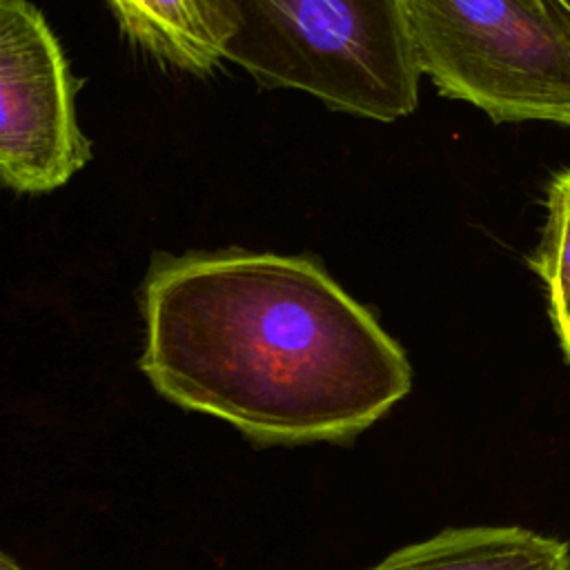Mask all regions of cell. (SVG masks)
<instances>
[{"mask_svg":"<svg viewBox=\"0 0 570 570\" xmlns=\"http://www.w3.org/2000/svg\"><path fill=\"white\" fill-rule=\"evenodd\" d=\"M142 309L151 385L258 443L350 439L412 387L401 345L303 256L169 258Z\"/></svg>","mask_w":570,"mask_h":570,"instance_id":"cell-1","label":"cell"},{"mask_svg":"<svg viewBox=\"0 0 570 570\" xmlns=\"http://www.w3.org/2000/svg\"><path fill=\"white\" fill-rule=\"evenodd\" d=\"M236 36L227 60L263 87L332 109L394 120L416 107L419 69L401 0H220Z\"/></svg>","mask_w":570,"mask_h":570,"instance_id":"cell-2","label":"cell"},{"mask_svg":"<svg viewBox=\"0 0 570 570\" xmlns=\"http://www.w3.org/2000/svg\"><path fill=\"white\" fill-rule=\"evenodd\" d=\"M419 73L497 122L570 127V20L554 0H401Z\"/></svg>","mask_w":570,"mask_h":570,"instance_id":"cell-3","label":"cell"},{"mask_svg":"<svg viewBox=\"0 0 570 570\" xmlns=\"http://www.w3.org/2000/svg\"><path fill=\"white\" fill-rule=\"evenodd\" d=\"M91 158L62 49L27 0H0V176L16 191L65 185Z\"/></svg>","mask_w":570,"mask_h":570,"instance_id":"cell-4","label":"cell"},{"mask_svg":"<svg viewBox=\"0 0 570 570\" xmlns=\"http://www.w3.org/2000/svg\"><path fill=\"white\" fill-rule=\"evenodd\" d=\"M127 36L158 60L191 73L214 69L236 36L220 0H109Z\"/></svg>","mask_w":570,"mask_h":570,"instance_id":"cell-5","label":"cell"},{"mask_svg":"<svg viewBox=\"0 0 570 570\" xmlns=\"http://www.w3.org/2000/svg\"><path fill=\"white\" fill-rule=\"evenodd\" d=\"M370 570H570V552L566 543L525 528H450Z\"/></svg>","mask_w":570,"mask_h":570,"instance_id":"cell-6","label":"cell"},{"mask_svg":"<svg viewBox=\"0 0 570 570\" xmlns=\"http://www.w3.org/2000/svg\"><path fill=\"white\" fill-rule=\"evenodd\" d=\"M548 289L552 323L570 318V169L554 176L548 191V218L530 258Z\"/></svg>","mask_w":570,"mask_h":570,"instance_id":"cell-7","label":"cell"},{"mask_svg":"<svg viewBox=\"0 0 570 570\" xmlns=\"http://www.w3.org/2000/svg\"><path fill=\"white\" fill-rule=\"evenodd\" d=\"M554 325V332L559 336V345L566 354V358L570 361V318L568 321H559V323H552Z\"/></svg>","mask_w":570,"mask_h":570,"instance_id":"cell-8","label":"cell"},{"mask_svg":"<svg viewBox=\"0 0 570 570\" xmlns=\"http://www.w3.org/2000/svg\"><path fill=\"white\" fill-rule=\"evenodd\" d=\"M0 570H22V568L16 561H11L9 554H2L0 557Z\"/></svg>","mask_w":570,"mask_h":570,"instance_id":"cell-9","label":"cell"},{"mask_svg":"<svg viewBox=\"0 0 570 570\" xmlns=\"http://www.w3.org/2000/svg\"><path fill=\"white\" fill-rule=\"evenodd\" d=\"M557 4H559V9L568 16V20H570V0H554Z\"/></svg>","mask_w":570,"mask_h":570,"instance_id":"cell-10","label":"cell"}]
</instances>
